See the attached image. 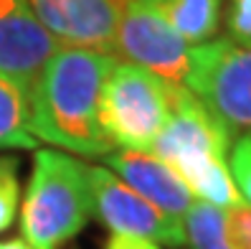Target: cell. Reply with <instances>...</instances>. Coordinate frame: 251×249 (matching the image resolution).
Masks as SVG:
<instances>
[{
  "label": "cell",
  "instance_id": "obj_1",
  "mask_svg": "<svg viewBox=\"0 0 251 249\" xmlns=\"http://www.w3.org/2000/svg\"><path fill=\"white\" fill-rule=\"evenodd\" d=\"M114 61L92 49H58L28 97L31 135L76 158L109 155L114 148L99 125V102Z\"/></svg>",
  "mask_w": 251,
  "mask_h": 249
},
{
  "label": "cell",
  "instance_id": "obj_2",
  "mask_svg": "<svg viewBox=\"0 0 251 249\" xmlns=\"http://www.w3.org/2000/svg\"><path fill=\"white\" fill-rule=\"evenodd\" d=\"M233 135V130L185 84H178L173 86L170 117L150 153L180 175L196 201L231 209L244 203L228 170Z\"/></svg>",
  "mask_w": 251,
  "mask_h": 249
},
{
  "label": "cell",
  "instance_id": "obj_3",
  "mask_svg": "<svg viewBox=\"0 0 251 249\" xmlns=\"http://www.w3.org/2000/svg\"><path fill=\"white\" fill-rule=\"evenodd\" d=\"M89 219V166L58 148H38L21 206V237L31 249H58Z\"/></svg>",
  "mask_w": 251,
  "mask_h": 249
},
{
  "label": "cell",
  "instance_id": "obj_4",
  "mask_svg": "<svg viewBox=\"0 0 251 249\" xmlns=\"http://www.w3.org/2000/svg\"><path fill=\"white\" fill-rule=\"evenodd\" d=\"M173 86L178 84H168L137 64L114 61L99 102V125L114 150H152L170 117Z\"/></svg>",
  "mask_w": 251,
  "mask_h": 249
},
{
  "label": "cell",
  "instance_id": "obj_5",
  "mask_svg": "<svg viewBox=\"0 0 251 249\" xmlns=\"http://www.w3.org/2000/svg\"><path fill=\"white\" fill-rule=\"evenodd\" d=\"M183 84L233 133H251V46L228 38L193 46Z\"/></svg>",
  "mask_w": 251,
  "mask_h": 249
},
{
  "label": "cell",
  "instance_id": "obj_6",
  "mask_svg": "<svg viewBox=\"0 0 251 249\" xmlns=\"http://www.w3.org/2000/svg\"><path fill=\"white\" fill-rule=\"evenodd\" d=\"M92 214L117 237L147 239L165 247H183V219H175L145 201L104 166H89Z\"/></svg>",
  "mask_w": 251,
  "mask_h": 249
},
{
  "label": "cell",
  "instance_id": "obj_7",
  "mask_svg": "<svg viewBox=\"0 0 251 249\" xmlns=\"http://www.w3.org/2000/svg\"><path fill=\"white\" fill-rule=\"evenodd\" d=\"M190 43L150 10L142 0H125L114 33V58L137 64L168 84H183L190 61Z\"/></svg>",
  "mask_w": 251,
  "mask_h": 249
},
{
  "label": "cell",
  "instance_id": "obj_8",
  "mask_svg": "<svg viewBox=\"0 0 251 249\" xmlns=\"http://www.w3.org/2000/svg\"><path fill=\"white\" fill-rule=\"evenodd\" d=\"M61 49L28 0H0V77L28 99L49 58Z\"/></svg>",
  "mask_w": 251,
  "mask_h": 249
},
{
  "label": "cell",
  "instance_id": "obj_9",
  "mask_svg": "<svg viewBox=\"0 0 251 249\" xmlns=\"http://www.w3.org/2000/svg\"><path fill=\"white\" fill-rule=\"evenodd\" d=\"M28 5L61 46L114 56V33L125 0H28Z\"/></svg>",
  "mask_w": 251,
  "mask_h": 249
},
{
  "label": "cell",
  "instance_id": "obj_10",
  "mask_svg": "<svg viewBox=\"0 0 251 249\" xmlns=\"http://www.w3.org/2000/svg\"><path fill=\"white\" fill-rule=\"evenodd\" d=\"M101 160H104V168H109L135 194L175 219H183L196 203V196L180 181V175L152 153L112 150Z\"/></svg>",
  "mask_w": 251,
  "mask_h": 249
},
{
  "label": "cell",
  "instance_id": "obj_11",
  "mask_svg": "<svg viewBox=\"0 0 251 249\" xmlns=\"http://www.w3.org/2000/svg\"><path fill=\"white\" fill-rule=\"evenodd\" d=\"M183 231L190 249H251V206L216 209L196 201L183 216Z\"/></svg>",
  "mask_w": 251,
  "mask_h": 249
},
{
  "label": "cell",
  "instance_id": "obj_12",
  "mask_svg": "<svg viewBox=\"0 0 251 249\" xmlns=\"http://www.w3.org/2000/svg\"><path fill=\"white\" fill-rule=\"evenodd\" d=\"M190 46L213 41L221 26L224 0H142Z\"/></svg>",
  "mask_w": 251,
  "mask_h": 249
},
{
  "label": "cell",
  "instance_id": "obj_13",
  "mask_svg": "<svg viewBox=\"0 0 251 249\" xmlns=\"http://www.w3.org/2000/svg\"><path fill=\"white\" fill-rule=\"evenodd\" d=\"M28 99L0 77V153L38 148V140L28 130Z\"/></svg>",
  "mask_w": 251,
  "mask_h": 249
},
{
  "label": "cell",
  "instance_id": "obj_14",
  "mask_svg": "<svg viewBox=\"0 0 251 249\" xmlns=\"http://www.w3.org/2000/svg\"><path fill=\"white\" fill-rule=\"evenodd\" d=\"M21 160L16 155L0 153V234H3L18 214L21 201Z\"/></svg>",
  "mask_w": 251,
  "mask_h": 249
},
{
  "label": "cell",
  "instance_id": "obj_15",
  "mask_svg": "<svg viewBox=\"0 0 251 249\" xmlns=\"http://www.w3.org/2000/svg\"><path fill=\"white\" fill-rule=\"evenodd\" d=\"M228 170L241 201L246 206H251V133H244L231 142Z\"/></svg>",
  "mask_w": 251,
  "mask_h": 249
},
{
  "label": "cell",
  "instance_id": "obj_16",
  "mask_svg": "<svg viewBox=\"0 0 251 249\" xmlns=\"http://www.w3.org/2000/svg\"><path fill=\"white\" fill-rule=\"evenodd\" d=\"M226 33L236 46H251V0H228Z\"/></svg>",
  "mask_w": 251,
  "mask_h": 249
},
{
  "label": "cell",
  "instance_id": "obj_17",
  "mask_svg": "<svg viewBox=\"0 0 251 249\" xmlns=\"http://www.w3.org/2000/svg\"><path fill=\"white\" fill-rule=\"evenodd\" d=\"M104 249H160V244L147 242V239H135V237H117L112 234Z\"/></svg>",
  "mask_w": 251,
  "mask_h": 249
},
{
  "label": "cell",
  "instance_id": "obj_18",
  "mask_svg": "<svg viewBox=\"0 0 251 249\" xmlns=\"http://www.w3.org/2000/svg\"><path fill=\"white\" fill-rule=\"evenodd\" d=\"M0 249H31L23 237H13V239H0Z\"/></svg>",
  "mask_w": 251,
  "mask_h": 249
}]
</instances>
